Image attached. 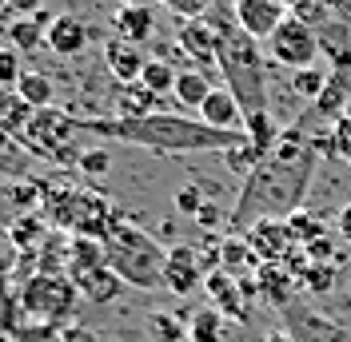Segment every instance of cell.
<instances>
[{
    "mask_svg": "<svg viewBox=\"0 0 351 342\" xmlns=\"http://www.w3.org/2000/svg\"><path fill=\"white\" fill-rule=\"evenodd\" d=\"M287 235H291V243H295V247H311L315 239L328 235V227H324V219H319V215L295 211V215H287Z\"/></svg>",
    "mask_w": 351,
    "mask_h": 342,
    "instance_id": "obj_32",
    "label": "cell"
},
{
    "mask_svg": "<svg viewBox=\"0 0 351 342\" xmlns=\"http://www.w3.org/2000/svg\"><path fill=\"white\" fill-rule=\"evenodd\" d=\"M8 12H21L24 21H28V16L44 12V0H8Z\"/></svg>",
    "mask_w": 351,
    "mask_h": 342,
    "instance_id": "obj_42",
    "label": "cell"
},
{
    "mask_svg": "<svg viewBox=\"0 0 351 342\" xmlns=\"http://www.w3.org/2000/svg\"><path fill=\"white\" fill-rule=\"evenodd\" d=\"M44 44H48L56 56H76V52H84V44H88V24L80 21V16H56Z\"/></svg>",
    "mask_w": 351,
    "mask_h": 342,
    "instance_id": "obj_23",
    "label": "cell"
},
{
    "mask_svg": "<svg viewBox=\"0 0 351 342\" xmlns=\"http://www.w3.org/2000/svg\"><path fill=\"white\" fill-rule=\"evenodd\" d=\"M172 16L180 21H208V12H212V4L216 0H160Z\"/></svg>",
    "mask_w": 351,
    "mask_h": 342,
    "instance_id": "obj_37",
    "label": "cell"
},
{
    "mask_svg": "<svg viewBox=\"0 0 351 342\" xmlns=\"http://www.w3.org/2000/svg\"><path fill=\"white\" fill-rule=\"evenodd\" d=\"M196 219H199V227H208V231H212V227H216L219 219H223V211H219L216 203H204V211H199Z\"/></svg>",
    "mask_w": 351,
    "mask_h": 342,
    "instance_id": "obj_44",
    "label": "cell"
},
{
    "mask_svg": "<svg viewBox=\"0 0 351 342\" xmlns=\"http://www.w3.org/2000/svg\"><path fill=\"white\" fill-rule=\"evenodd\" d=\"M40 215L48 219L52 231H68V235H84V239H104L112 235V227L120 223V215L104 195L72 187V183H52L40 179Z\"/></svg>",
    "mask_w": 351,
    "mask_h": 342,
    "instance_id": "obj_3",
    "label": "cell"
},
{
    "mask_svg": "<svg viewBox=\"0 0 351 342\" xmlns=\"http://www.w3.org/2000/svg\"><path fill=\"white\" fill-rule=\"evenodd\" d=\"M267 52H271V60H276V64L291 68V72H304V68L319 64L324 44H319V36H315L307 24H300L295 16H287V21L280 24V32L267 40Z\"/></svg>",
    "mask_w": 351,
    "mask_h": 342,
    "instance_id": "obj_8",
    "label": "cell"
},
{
    "mask_svg": "<svg viewBox=\"0 0 351 342\" xmlns=\"http://www.w3.org/2000/svg\"><path fill=\"white\" fill-rule=\"evenodd\" d=\"M304 251H307V259H311V263H335V239L324 235V239H315L311 247H304Z\"/></svg>",
    "mask_w": 351,
    "mask_h": 342,
    "instance_id": "obj_41",
    "label": "cell"
},
{
    "mask_svg": "<svg viewBox=\"0 0 351 342\" xmlns=\"http://www.w3.org/2000/svg\"><path fill=\"white\" fill-rule=\"evenodd\" d=\"M72 287L84 295L88 302H96V306H104V302H112L120 291H124V278L116 275L112 267H92V271H72Z\"/></svg>",
    "mask_w": 351,
    "mask_h": 342,
    "instance_id": "obj_20",
    "label": "cell"
},
{
    "mask_svg": "<svg viewBox=\"0 0 351 342\" xmlns=\"http://www.w3.org/2000/svg\"><path fill=\"white\" fill-rule=\"evenodd\" d=\"M300 287L311 291V295H328L331 287H335V263H311L300 278Z\"/></svg>",
    "mask_w": 351,
    "mask_h": 342,
    "instance_id": "obj_35",
    "label": "cell"
},
{
    "mask_svg": "<svg viewBox=\"0 0 351 342\" xmlns=\"http://www.w3.org/2000/svg\"><path fill=\"white\" fill-rule=\"evenodd\" d=\"M76 116H64V111H56V107H44V111H32L28 116V124L21 131V144L32 155H44V159H56V163H64V159H76L80 163V155L84 151L72 148V135H76Z\"/></svg>",
    "mask_w": 351,
    "mask_h": 342,
    "instance_id": "obj_7",
    "label": "cell"
},
{
    "mask_svg": "<svg viewBox=\"0 0 351 342\" xmlns=\"http://www.w3.org/2000/svg\"><path fill=\"white\" fill-rule=\"evenodd\" d=\"M24 72L28 68H21V52L16 48H0V92H16Z\"/></svg>",
    "mask_w": 351,
    "mask_h": 342,
    "instance_id": "obj_36",
    "label": "cell"
},
{
    "mask_svg": "<svg viewBox=\"0 0 351 342\" xmlns=\"http://www.w3.org/2000/svg\"><path fill=\"white\" fill-rule=\"evenodd\" d=\"M324 155L335 159V135L328 124H319L311 111H304L295 124L280 131L276 151L243 179V192L228 215L236 235H243L260 219H287V215L304 211V195Z\"/></svg>",
    "mask_w": 351,
    "mask_h": 342,
    "instance_id": "obj_1",
    "label": "cell"
},
{
    "mask_svg": "<svg viewBox=\"0 0 351 342\" xmlns=\"http://www.w3.org/2000/svg\"><path fill=\"white\" fill-rule=\"evenodd\" d=\"M104 64H108V72L120 84L128 88V84H140V76H144V68H148V56H144L136 44L112 36V40L104 44Z\"/></svg>",
    "mask_w": 351,
    "mask_h": 342,
    "instance_id": "obj_19",
    "label": "cell"
},
{
    "mask_svg": "<svg viewBox=\"0 0 351 342\" xmlns=\"http://www.w3.org/2000/svg\"><path fill=\"white\" fill-rule=\"evenodd\" d=\"M64 342H96V334H92V330H84V326H72V322H64Z\"/></svg>",
    "mask_w": 351,
    "mask_h": 342,
    "instance_id": "obj_45",
    "label": "cell"
},
{
    "mask_svg": "<svg viewBox=\"0 0 351 342\" xmlns=\"http://www.w3.org/2000/svg\"><path fill=\"white\" fill-rule=\"evenodd\" d=\"M208 278V267H204V255L192 243H176L168 247V263H164V287L172 295H192L196 287H204Z\"/></svg>",
    "mask_w": 351,
    "mask_h": 342,
    "instance_id": "obj_13",
    "label": "cell"
},
{
    "mask_svg": "<svg viewBox=\"0 0 351 342\" xmlns=\"http://www.w3.org/2000/svg\"><path fill=\"white\" fill-rule=\"evenodd\" d=\"M263 342H295V339H291L287 330H271V334H267V339H263Z\"/></svg>",
    "mask_w": 351,
    "mask_h": 342,
    "instance_id": "obj_48",
    "label": "cell"
},
{
    "mask_svg": "<svg viewBox=\"0 0 351 342\" xmlns=\"http://www.w3.org/2000/svg\"><path fill=\"white\" fill-rule=\"evenodd\" d=\"M208 96H212V84H208V76H204V72H196V68H180V76H176V92H172L176 104L199 111Z\"/></svg>",
    "mask_w": 351,
    "mask_h": 342,
    "instance_id": "obj_26",
    "label": "cell"
},
{
    "mask_svg": "<svg viewBox=\"0 0 351 342\" xmlns=\"http://www.w3.org/2000/svg\"><path fill=\"white\" fill-rule=\"evenodd\" d=\"M176 211H184V215H199L204 211V195H199L196 183H188V187L176 192Z\"/></svg>",
    "mask_w": 351,
    "mask_h": 342,
    "instance_id": "obj_39",
    "label": "cell"
},
{
    "mask_svg": "<svg viewBox=\"0 0 351 342\" xmlns=\"http://www.w3.org/2000/svg\"><path fill=\"white\" fill-rule=\"evenodd\" d=\"M48 12H36V16H28V21H12L8 24V48H16V52H32V48H40L48 40Z\"/></svg>",
    "mask_w": 351,
    "mask_h": 342,
    "instance_id": "obj_25",
    "label": "cell"
},
{
    "mask_svg": "<svg viewBox=\"0 0 351 342\" xmlns=\"http://www.w3.org/2000/svg\"><path fill=\"white\" fill-rule=\"evenodd\" d=\"M0 8H8V0H0Z\"/></svg>",
    "mask_w": 351,
    "mask_h": 342,
    "instance_id": "obj_49",
    "label": "cell"
},
{
    "mask_svg": "<svg viewBox=\"0 0 351 342\" xmlns=\"http://www.w3.org/2000/svg\"><path fill=\"white\" fill-rule=\"evenodd\" d=\"M256 282H260V295L271 302V306L287 311V306L295 302V282H300V278L291 275L284 263H263L260 271H256Z\"/></svg>",
    "mask_w": 351,
    "mask_h": 342,
    "instance_id": "obj_21",
    "label": "cell"
},
{
    "mask_svg": "<svg viewBox=\"0 0 351 342\" xmlns=\"http://www.w3.org/2000/svg\"><path fill=\"white\" fill-rule=\"evenodd\" d=\"M284 4H295V0H284Z\"/></svg>",
    "mask_w": 351,
    "mask_h": 342,
    "instance_id": "obj_50",
    "label": "cell"
},
{
    "mask_svg": "<svg viewBox=\"0 0 351 342\" xmlns=\"http://www.w3.org/2000/svg\"><path fill=\"white\" fill-rule=\"evenodd\" d=\"M76 295L80 291L72 287L68 275H32V278H24L21 295H16V306H21V315L32 326H56L72 311Z\"/></svg>",
    "mask_w": 351,
    "mask_h": 342,
    "instance_id": "obj_6",
    "label": "cell"
},
{
    "mask_svg": "<svg viewBox=\"0 0 351 342\" xmlns=\"http://www.w3.org/2000/svg\"><path fill=\"white\" fill-rule=\"evenodd\" d=\"M160 111V100L144 84H128L116 100V116L120 120H144V116H156Z\"/></svg>",
    "mask_w": 351,
    "mask_h": 342,
    "instance_id": "obj_27",
    "label": "cell"
},
{
    "mask_svg": "<svg viewBox=\"0 0 351 342\" xmlns=\"http://www.w3.org/2000/svg\"><path fill=\"white\" fill-rule=\"evenodd\" d=\"M76 128L96 131L104 140H120V144H136L148 151H232L247 144V135H232V131H212L199 120L176 116V111H156L144 120H120V116H96V120H76Z\"/></svg>",
    "mask_w": 351,
    "mask_h": 342,
    "instance_id": "obj_2",
    "label": "cell"
},
{
    "mask_svg": "<svg viewBox=\"0 0 351 342\" xmlns=\"http://www.w3.org/2000/svg\"><path fill=\"white\" fill-rule=\"evenodd\" d=\"M307 111H311L319 124H328V128H335V124L351 111V52L339 56V60H331L328 88H324V96L307 107Z\"/></svg>",
    "mask_w": 351,
    "mask_h": 342,
    "instance_id": "obj_10",
    "label": "cell"
},
{
    "mask_svg": "<svg viewBox=\"0 0 351 342\" xmlns=\"http://www.w3.org/2000/svg\"><path fill=\"white\" fill-rule=\"evenodd\" d=\"M32 211H40V179L0 183V239H8L12 223Z\"/></svg>",
    "mask_w": 351,
    "mask_h": 342,
    "instance_id": "obj_16",
    "label": "cell"
},
{
    "mask_svg": "<svg viewBox=\"0 0 351 342\" xmlns=\"http://www.w3.org/2000/svg\"><path fill=\"white\" fill-rule=\"evenodd\" d=\"M104 251H108V267L124 278L128 287H136V291H156V287H164L168 251H164L160 239H152L144 227L120 219V223L112 227V235L104 239Z\"/></svg>",
    "mask_w": 351,
    "mask_h": 342,
    "instance_id": "obj_5",
    "label": "cell"
},
{
    "mask_svg": "<svg viewBox=\"0 0 351 342\" xmlns=\"http://www.w3.org/2000/svg\"><path fill=\"white\" fill-rule=\"evenodd\" d=\"M188 342H223V315L216 306H199L188 315Z\"/></svg>",
    "mask_w": 351,
    "mask_h": 342,
    "instance_id": "obj_28",
    "label": "cell"
},
{
    "mask_svg": "<svg viewBox=\"0 0 351 342\" xmlns=\"http://www.w3.org/2000/svg\"><path fill=\"white\" fill-rule=\"evenodd\" d=\"M112 28H116V36L128 44H148L156 36V12L148 4H140V0H124L120 8H116V16H112Z\"/></svg>",
    "mask_w": 351,
    "mask_h": 342,
    "instance_id": "obj_18",
    "label": "cell"
},
{
    "mask_svg": "<svg viewBox=\"0 0 351 342\" xmlns=\"http://www.w3.org/2000/svg\"><path fill=\"white\" fill-rule=\"evenodd\" d=\"M291 16H295L300 24H307L315 36H319L324 28L335 24V16L328 12V4H324V0H295V4H291Z\"/></svg>",
    "mask_w": 351,
    "mask_h": 342,
    "instance_id": "obj_34",
    "label": "cell"
},
{
    "mask_svg": "<svg viewBox=\"0 0 351 342\" xmlns=\"http://www.w3.org/2000/svg\"><path fill=\"white\" fill-rule=\"evenodd\" d=\"M176 76H180V68H176L172 60H164V56H156V60H148L144 76H140V84L160 100V96H172L176 92Z\"/></svg>",
    "mask_w": 351,
    "mask_h": 342,
    "instance_id": "obj_31",
    "label": "cell"
},
{
    "mask_svg": "<svg viewBox=\"0 0 351 342\" xmlns=\"http://www.w3.org/2000/svg\"><path fill=\"white\" fill-rule=\"evenodd\" d=\"M176 44L188 56V68L196 72H219V28L216 21H180Z\"/></svg>",
    "mask_w": 351,
    "mask_h": 342,
    "instance_id": "obj_9",
    "label": "cell"
},
{
    "mask_svg": "<svg viewBox=\"0 0 351 342\" xmlns=\"http://www.w3.org/2000/svg\"><path fill=\"white\" fill-rule=\"evenodd\" d=\"M16 96H21L28 107L44 111V107H52V100H56V88H52V80H48L44 72H24L21 84H16Z\"/></svg>",
    "mask_w": 351,
    "mask_h": 342,
    "instance_id": "obj_29",
    "label": "cell"
},
{
    "mask_svg": "<svg viewBox=\"0 0 351 342\" xmlns=\"http://www.w3.org/2000/svg\"><path fill=\"white\" fill-rule=\"evenodd\" d=\"M287 16H291V4H284V0H236L232 4V21L252 40H271Z\"/></svg>",
    "mask_w": 351,
    "mask_h": 342,
    "instance_id": "obj_11",
    "label": "cell"
},
{
    "mask_svg": "<svg viewBox=\"0 0 351 342\" xmlns=\"http://www.w3.org/2000/svg\"><path fill=\"white\" fill-rule=\"evenodd\" d=\"M204 291H208V299L216 302V311L223 315V319L232 322H247V302H243V291H240V278H232L228 271H208V278H204Z\"/></svg>",
    "mask_w": 351,
    "mask_h": 342,
    "instance_id": "obj_17",
    "label": "cell"
},
{
    "mask_svg": "<svg viewBox=\"0 0 351 342\" xmlns=\"http://www.w3.org/2000/svg\"><path fill=\"white\" fill-rule=\"evenodd\" d=\"M284 319H287V334L295 342H351V334L339 322L328 319V315H319V311H311L304 299L291 302L284 311Z\"/></svg>",
    "mask_w": 351,
    "mask_h": 342,
    "instance_id": "obj_12",
    "label": "cell"
},
{
    "mask_svg": "<svg viewBox=\"0 0 351 342\" xmlns=\"http://www.w3.org/2000/svg\"><path fill=\"white\" fill-rule=\"evenodd\" d=\"M199 124H208L212 131H232V135H247V116H243L240 100L228 88H212V96L204 100V107L196 111Z\"/></svg>",
    "mask_w": 351,
    "mask_h": 342,
    "instance_id": "obj_15",
    "label": "cell"
},
{
    "mask_svg": "<svg viewBox=\"0 0 351 342\" xmlns=\"http://www.w3.org/2000/svg\"><path fill=\"white\" fill-rule=\"evenodd\" d=\"M219 76L228 92L240 100L243 116L267 111V84H263L260 40H252L236 21H219Z\"/></svg>",
    "mask_w": 351,
    "mask_h": 342,
    "instance_id": "obj_4",
    "label": "cell"
},
{
    "mask_svg": "<svg viewBox=\"0 0 351 342\" xmlns=\"http://www.w3.org/2000/svg\"><path fill=\"white\" fill-rule=\"evenodd\" d=\"M216 251H219V271H228L232 278H247V275H256V271L263 267L243 235H228Z\"/></svg>",
    "mask_w": 351,
    "mask_h": 342,
    "instance_id": "obj_22",
    "label": "cell"
},
{
    "mask_svg": "<svg viewBox=\"0 0 351 342\" xmlns=\"http://www.w3.org/2000/svg\"><path fill=\"white\" fill-rule=\"evenodd\" d=\"M328 76H331V68H324V64L291 72V92H295L300 100H307V104H315V100L324 96V88H328Z\"/></svg>",
    "mask_w": 351,
    "mask_h": 342,
    "instance_id": "obj_33",
    "label": "cell"
},
{
    "mask_svg": "<svg viewBox=\"0 0 351 342\" xmlns=\"http://www.w3.org/2000/svg\"><path fill=\"white\" fill-rule=\"evenodd\" d=\"M16 148V135H12V131H4L0 128V151H12Z\"/></svg>",
    "mask_w": 351,
    "mask_h": 342,
    "instance_id": "obj_47",
    "label": "cell"
},
{
    "mask_svg": "<svg viewBox=\"0 0 351 342\" xmlns=\"http://www.w3.org/2000/svg\"><path fill=\"white\" fill-rule=\"evenodd\" d=\"M324 4H328V12L335 16V21L351 28V0H324Z\"/></svg>",
    "mask_w": 351,
    "mask_h": 342,
    "instance_id": "obj_43",
    "label": "cell"
},
{
    "mask_svg": "<svg viewBox=\"0 0 351 342\" xmlns=\"http://www.w3.org/2000/svg\"><path fill=\"white\" fill-rule=\"evenodd\" d=\"M339 235H343V243H351V203L339 211Z\"/></svg>",
    "mask_w": 351,
    "mask_h": 342,
    "instance_id": "obj_46",
    "label": "cell"
},
{
    "mask_svg": "<svg viewBox=\"0 0 351 342\" xmlns=\"http://www.w3.org/2000/svg\"><path fill=\"white\" fill-rule=\"evenodd\" d=\"M76 168L84 171V175H104V171L112 168V155H108V151H104V148H96V151H84Z\"/></svg>",
    "mask_w": 351,
    "mask_h": 342,
    "instance_id": "obj_40",
    "label": "cell"
},
{
    "mask_svg": "<svg viewBox=\"0 0 351 342\" xmlns=\"http://www.w3.org/2000/svg\"><path fill=\"white\" fill-rule=\"evenodd\" d=\"M148 334L156 342H188V315H172V311H152L148 315Z\"/></svg>",
    "mask_w": 351,
    "mask_h": 342,
    "instance_id": "obj_30",
    "label": "cell"
},
{
    "mask_svg": "<svg viewBox=\"0 0 351 342\" xmlns=\"http://www.w3.org/2000/svg\"><path fill=\"white\" fill-rule=\"evenodd\" d=\"M52 235V227H48V219L40 211L32 215H21L16 223H12V231H8V247L16 251V255H32V251H40L44 239Z\"/></svg>",
    "mask_w": 351,
    "mask_h": 342,
    "instance_id": "obj_24",
    "label": "cell"
},
{
    "mask_svg": "<svg viewBox=\"0 0 351 342\" xmlns=\"http://www.w3.org/2000/svg\"><path fill=\"white\" fill-rule=\"evenodd\" d=\"M331 135H335V159H343V163H351V111L331 128Z\"/></svg>",
    "mask_w": 351,
    "mask_h": 342,
    "instance_id": "obj_38",
    "label": "cell"
},
{
    "mask_svg": "<svg viewBox=\"0 0 351 342\" xmlns=\"http://www.w3.org/2000/svg\"><path fill=\"white\" fill-rule=\"evenodd\" d=\"M243 239L260 263H287V255L295 251V243L287 235V219H260L243 231Z\"/></svg>",
    "mask_w": 351,
    "mask_h": 342,
    "instance_id": "obj_14",
    "label": "cell"
}]
</instances>
